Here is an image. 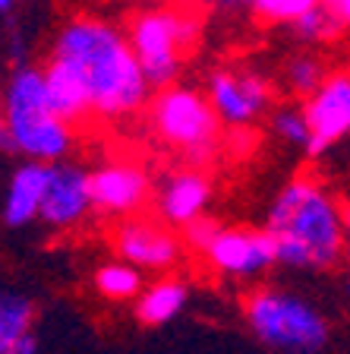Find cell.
Instances as JSON below:
<instances>
[{
    "label": "cell",
    "instance_id": "5b68a950",
    "mask_svg": "<svg viewBox=\"0 0 350 354\" xmlns=\"http://www.w3.org/2000/svg\"><path fill=\"white\" fill-rule=\"evenodd\" d=\"M148 118H152V130L161 140L193 162L212 158L215 149L221 146V120L212 102L199 88H161L148 104Z\"/></svg>",
    "mask_w": 350,
    "mask_h": 354
},
{
    "label": "cell",
    "instance_id": "83f0119b",
    "mask_svg": "<svg viewBox=\"0 0 350 354\" xmlns=\"http://www.w3.org/2000/svg\"><path fill=\"white\" fill-rule=\"evenodd\" d=\"M347 66H350V51H347Z\"/></svg>",
    "mask_w": 350,
    "mask_h": 354
},
{
    "label": "cell",
    "instance_id": "8fae6325",
    "mask_svg": "<svg viewBox=\"0 0 350 354\" xmlns=\"http://www.w3.org/2000/svg\"><path fill=\"white\" fill-rule=\"evenodd\" d=\"M95 209L92 203V171L82 165L60 162L54 165L51 187L41 206V221L48 228H73Z\"/></svg>",
    "mask_w": 350,
    "mask_h": 354
},
{
    "label": "cell",
    "instance_id": "7402d4cb",
    "mask_svg": "<svg viewBox=\"0 0 350 354\" xmlns=\"http://www.w3.org/2000/svg\"><path fill=\"white\" fill-rule=\"evenodd\" d=\"M221 225L215 218H208V215H202V218H196V221H190V225H186V228H183V243H186V247H193V250H208V247H212L215 243V237L221 234Z\"/></svg>",
    "mask_w": 350,
    "mask_h": 354
},
{
    "label": "cell",
    "instance_id": "ffe728a7",
    "mask_svg": "<svg viewBox=\"0 0 350 354\" xmlns=\"http://www.w3.org/2000/svg\"><path fill=\"white\" fill-rule=\"evenodd\" d=\"M271 130L287 146H297V149L309 146V124H307V114L300 108H278L271 114Z\"/></svg>",
    "mask_w": 350,
    "mask_h": 354
},
{
    "label": "cell",
    "instance_id": "9c48e42d",
    "mask_svg": "<svg viewBox=\"0 0 350 354\" xmlns=\"http://www.w3.org/2000/svg\"><path fill=\"white\" fill-rule=\"evenodd\" d=\"M309 124V155L329 152L350 133V73H335L303 104Z\"/></svg>",
    "mask_w": 350,
    "mask_h": 354
},
{
    "label": "cell",
    "instance_id": "4316f807",
    "mask_svg": "<svg viewBox=\"0 0 350 354\" xmlns=\"http://www.w3.org/2000/svg\"><path fill=\"white\" fill-rule=\"evenodd\" d=\"M347 243H350V209H347ZM347 291H350V279H347Z\"/></svg>",
    "mask_w": 350,
    "mask_h": 354
},
{
    "label": "cell",
    "instance_id": "ac0fdd59",
    "mask_svg": "<svg viewBox=\"0 0 350 354\" xmlns=\"http://www.w3.org/2000/svg\"><path fill=\"white\" fill-rule=\"evenodd\" d=\"M284 80H287V86H291L293 95L313 98L315 92L325 86L329 76H325V66H322L319 57H313V54H297V57L287 60Z\"/></svg>",
    "mask_w": 350,
    "mask_h": 354
},
{
    "label": "cell",
    "instance_id": "4fadbf2b",
    "mask_svg": "<svg viewBox=\"0 0 350 354\" xmlns=\"http://www.w3.org/2000/svg\"><path fill=\"white\" fill-rule=\"evenodd\" d=\"M54 165L44 162H22L13 171L7 187V199H3V221L7 228H22L29 221L41 218V206L51 187Z\"/></svg>",
    "mask_w": 350,
    "mask_h": 354
},
{
    "label": "cell",
    "instance_id": "7c38bea8",
    "mask_svg": "<svg viewBox=\"0 0 350 354\" xmlns=\"http://www.w3.org/2000/svg\"><path fill=\"white\" fill-rule=\"evenodd\" d=\"M148 199V174L136 162H108L92 171V203L104 215H133Z\"/></svg>",
    "mask_w": 350,
    "mask_h": 354
},
{
    "label": "cell",
    "instance_id": "484cf974",
    "mask_svg": "<svg viewBox=\"0 0 350 354\" xmlns=\"http://www.w3.org/2000/svg\"><path fill=\"white\" fill-rule=\"evenodd\" d=\"M16 3H19V0H0V13H10Z\"/></svg>",
    "mask_w": 350,
    "mask_h": 354
},
{
    "label": "cell",
    "instance_id": "3957f363",
    "mask_svg": "<svg viewBox=\"0 0 350 354\" xmlns=\"http://www.w3.org/2000/svg\"><path fill=\"white\" fill-rule=\"evenodd\" d=\"M0 114L10 130L13 152L26 155V162L60 165L70 155L76 142V133L70 124L54 118L48 102V80L38 66H16L3 88Z\"/></svg>",
    "mask_w": 350,
    "mask_h": 354
},
{
    "label": "cell",
    "instance_id": "52a82bcc",
    "mask_svg": "<svg viewBox=\"0 0 350 354\" xmlns=\"http://www.w3.org/2000/svg\"><path fill=\"white\" fill-rule=\"evenodd\" d=\"M205 98L212 102L221 124L231 130H249V124L269 111L271 86L253 70H215L208 76Z\"/></svg>",
    "mask_w": 350,
    "mask_h": 354
},
{
    "label": "cell",
    "instance_id": "7a4b0ae2",
    "mask_svg": "<svg viewBox=\"0 0 350 354\" xmlns=\"http://www.w3.org/2000/svg\"><path fill=\"white\" fill-rule=\"evenodd\" d=\"M278 263L287 269L325 272L347 253V209L319 180L297 177L275 196L265 215Z\"/></svg>",
    "mask_w": 350,
    "mask_h": 354
},
{
    "label": "cell",
    "instance_id": "603a6c76",
    "mask_svg": "<svg viewBox=\"0 0 350 354\" xmlns=\"http://www.w3.org/2000/svg\"><path fill=\"white\" fill-rule=\"evenodd\" d=\"M325 7L338 16L341 29H350V0H325Z\"/></svg>",
    "mask_w": 350,
    "mask_h": 354
},
{
    "label": "cell",
    "instance_id": "d6986e66",
    "mask_svg": "<svg viewBox=\"0 0 350 354\" xmlns=\"http://www.w3.org/2000/svg\"><path fill=\"white\" fill-rule=\"evenodd\" d=\"M291 29H293V35L303 38V41L319 44V41H329V38H335L338 32H341V22H338V16L331 13L325 3H322V7L303 13L297 22H291Z\"/></svg>",
    "mask_w": 350,
    "mask_h": 354
},
{
    "label": "cell",
    "instance_id": "6da1fadb",
    "mask_svg": "<svg viewBox=\"0 0 350 354\" xmlns=\"http://www.w3.org/2000/svg\"><path fill=\"white\" fill-rule=\"evenodd\" d=\"M48 64L70 73L86 98L88 114L104 120L139 111L152 92L130 38L101 16H76L64 22Z\"/></svg>",
    "mask_w": 350,
    "mask_h": 354
},
{
    "label": "cell",
    "instance_id": "d4e9b609",
    "mask_svg": "<svg viewBox=\"0 0 350 354\" xmlns=\"http://www.w3.org/2000/svg\"><path fill=\"white\" fill-rule=\"evenodd\" d=\"M35 351H38V348H35V339H26L22 345H16L10 354H35Z\"/></svg>",
    "mask_w": 350,
    "mask_h": 354
},
{
    "label": "cell",
    "instance_id": "2e32d148",
    "mask_svg": "<svg viewBox=\"0 0 350 354\" xmlns=\"http://www.w3.org/2000/svg\"><path fill=\"white\" fill-rule=\"evenodd\" d=\"M35 307L22 291L0 285V354H10L16 345L32 339Z\"/></svg>",
    "mask_w": 350,
    "mask_h": 354
},
{
    "label": "cell",
    "instance_id": "44dd1931",
    "mask_svg": "<svg viewBox=\"0 0 350 354\" xmlns=\"http://www.w3.org/2000/svg\"><path fill=\"white\" fill-rule=\"evenodd\" d=\"M325 0H255L253 13L262 16V19L269 22H297L303 13H309V10L322 7Z\"/></svg>",
    "mask_w": 350,
    "mask_h": 354
},
{
    "label": "cell",
    "instance_id": "30bf717a",
    "mask_svg": "<svg viewBox=\"0 0 350 354\" xmlns=\"http://www.w3.org/2000/svg\"><path fill=\"white\" fill-rule=\"evenodd\" d=\"M114 250L136 269H171L183 253V241L155 218H126L117 225Z\"/></svg>",
    "mask_w": 350,
    "mask_h": 354
},
{
    "label": "cell",
    "instance_id": "e0dca14e",
    "mask_svg": "<svg viewBox=\"0 0 350 354\" xmlns=\"http://www.w3.org/2000/svg\"><path fill=\"white\" fill-rule=\"evenodd\" d=\"M95 288L110 301H133V297L142 295V272L124 259L104 263L95 272Z\"/></svg>",
    "mask_w": 350,
    "mask_h": 354
},
{
    "label": "cell",
    "instance_id": "8992f818",
    "mask_svg": "<svg viewBox=\"0 0 350 354\" xmlns=\"http://www.w3.org/2000/svg\"><path fill=\"white\" fill-rule=\"evenodd\" d=\"M199 22L183 10H146L130 26V44L152 88H171L180 76L183 54L196 44Z\"/></svg>",
    "mask_w": 350,
    "mask_h": 354
},
{
    "label": "cell",
    "instance_id": "277c9868",
    "mask_svg": "<svg viewBox=\"0 0 350 354\" xmlns=\"http://www.w3.org/2000/svg\"><path fill=\"white\" fill-rule=\"evenodd\" d=\"M246 323L262 345L278 354H322L331 326L303 295L284 288H259L243 304Z\"/></svg>",
    "mask_w": 350,
    "mask_h": 354
},
{
    "label": "cell",
    "instance_id": "5bb4252c",
    "mask_svg": "<svg viewBox=\"0 0 350 354\" xmlns=\"http://www.w3.org/2000/svg\"><path fill=\"white\" fill-rule=\"evenodd\" d=\"M208 199H212V180L202 171H180V174H171L168 184L161 187L158 209L168 225L186 228L190 221L205 215Z\"/></svg>",
    "mask_w": 350,
    "mask_h": 354
},
{
    "label": "cell",
    "instance_id": "ba28073f",
    "mask_svg": "<svg viewBox=\"0 0 350 354\" xmlns=\"http://www.w3.org/2000/svg\"><path fill=\"white\" fill-rule=\"evenodd\" d=\"M205 259L221 275L255 279L278 263V250L265 228H224L205 250Z\"/></svg>",
    "mask_w": 350,
    "mask_h": 354
},
{
    "label": "cell",
    "instance_id": "9a60e30c",
    "mask_svg": "<svg viewBox=\"0 0 350 354\" xmlns=\"http://www.w3.org/2000/svg\"><path fill=\"white\" fill-rule=\"evenodd\" d=\"M190 301V291L186 285L177 279H161L155 285H148L136 301V317L142 326H161L174 319Z\"/></svg>",
    "mask_w": 350,
    "mask_h": 354
},
{
    "label": "cell",
    "instance_id": "cb8c5ba5",
    "mask_svg": "<svg viewBox=\"0 0 350 354\" xmlns=\"http://www.w3.org/2000/svg\"><path fill=\"white\" fill-rule=\"evenodd\" d=\"M212 3L221 10H253L255 7V0H212Z\"/></svg>",
    "mask_w": 350,
    "mask_h": 354
}]
</instances>
